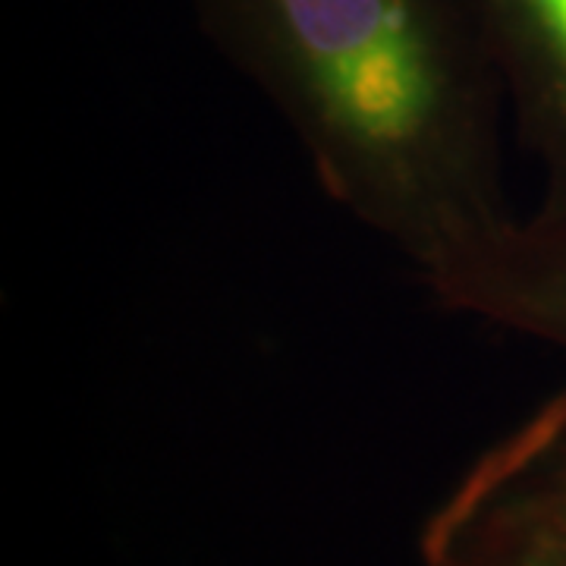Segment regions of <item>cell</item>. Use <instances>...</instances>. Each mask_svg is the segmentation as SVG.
<instances>
[{"instance_id":"cell-1","label":"cell","mask_w":566,"mask_h":566,"mask_svg":"<svg viewBox=\"0 0 566 566\" xmlns=\"http://www.w3.org/2000/svg\"><path fill=\"white\" fill-rule=\"evenodd\" d=\"M322 192L419 277L513 218L510 123L472 0H189Z\"/></svg>"},{"instance_id":"cell-2","label":"cell","mask_w":566,"mask_h":566,"mask_svg":"<svg viewBox=\"0 0 566 566\" xmlns=\"http://www.w3.org/2000/svg\"><path fill=\"white\" fill-rule=\"evenodd\" d=\"M419 566H566V387L472 457L428 510Z\"/></svg>"},{"instance_id":"cell-3","label":"cell","mask_w":566,"mask_h":566,"mask_svg":"<svg viewBox=\"0 0 566 566\" xmlns=\"http://www.w3.org/2000/svg\"><path fill=\"white\" fill-rule=\"evenodd\" d=\"M450 315L566 356V199L504 221L485 240L419 277Z\"/></svg>"},{"instance_id":"cell-4","label":"cell","mask_w":566,"mask_h":566,"mask_svg":"<svg viewBox=\"0 0 566 566\" xmlns=\"http://www.w3.org/2000/svg\"><path fill=\"white\" fill-rule=\"evenodd\" d=\"M504 85L510 126L566 199V0H472Z\"/></svg>"}]
</instances>
